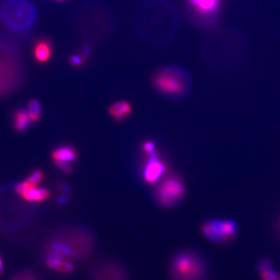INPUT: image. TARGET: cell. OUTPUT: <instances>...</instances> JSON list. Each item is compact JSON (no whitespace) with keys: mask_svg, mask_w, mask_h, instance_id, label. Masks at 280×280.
<instances>
[{"mask_svg":"<svg viewBox=\"0 0 280 280\" xmlns=\"http://www.w3.org/2000/svg\"><path fill=\"white\" fill-rule=\"evenodd\" d=\"M94 249V239L90 231L83 227H72L52 241L49 246V255L70 261L88 257Z\"/></svg>","mask_w":280,"mask_h":280,"instance_id":"1","label":"cell"},{"mask_svg":"<svg viewBox=\"0 0 280 280\" xmlns=\"http://www.w3.org/2000/svg\"><path fill=\"white\" fill-rule=\"evenodd\" d=\"M0 18L10 30L24 31L35 21V9L28 0H5L0 6Z\"/></svg>","mask_w":280,"mask_h":280,"instance_id":"2","label":"cell"},{"mask_svg":"<svg viewBox=\"0 0 280 280\" xmlns=\"http://www.w3.org/2000/svg\"><path fill=\"white\" fill-rule=\"evenodd\" d=\"M171 273L174 280H201L204 275V267L199 257L185 251L173 260Z\"/></svg>","mask_w":280,"mask_h":280,"instance_id":"3","label":"cell"},{"mask_svg":"<svg viewBox=\"0 0 280 280\" xmlns=\"http://www.w3.org/2000/svg\"><path fill=\"white\" fill-rule=\"evenodd\" d=\"M154 84L160 93L172 96L186 94L189 88L187 75L176 69H165L158 72Z\"/></svg>","mask_w":280,"mask_h":280,"instance_id":"4","label":"cell"},{"mask_svg":"<svg viewBox=\"0 0 280 280\" xmlns=\"http://www.w3.org/2000/svg\"><path fill=\"white\" fill-rule=\"evenodd\" d=\"M186 194V186L179 177L170 175L160 182L155 189L156 202L166 208L175 206Z\"/></svg>","mask_w":280,"mask_h":280,"instance_id":"5","label":"cell"},{"mask_svg":"<svg viewBox=\"0 0 280 280\" xmlns=\"http://www.w3.org/2000/svg\"><path fill=\"white\" fill-rule=\"evenodd\" d=\"M147 156V160L143 171V179L148 184H154L165 174L167 168L165 163L158 157L156 151Z\"/></svg>","mask_w":280,"mask_h":280,"instance_id":"6","label":"cell"},{"mask_svg":"<svg viewBox=\"0 0 280 280\" xmlns=\"http://www.w3.org/2000/svg\"><path fill=\"white\" fill-rule=\"evenodd\" d=\"M14 75L13 67L6 62L0 61V95L13 89L16 84Z\"/></svg>","mask_w":280,"mask_h":280,"instance_id":"7","label":"cell"},{"mask_svg":"<svg viewBox=\"0 0 280 280\" xmlns=\"http://www.w3.org/2000/svg\"><path fill=\"white\" fill-rule=\"evenodd\" d=\"M78 154L74 147L64 145L57 147L52 152V159L55 164L59 163H71L76 161Z\"/></svg>","mask_w":280,"mask_h":280,"instance_id":"8","label":"cell"},{"mask_svg":"<svg viewBox=\"0 0 280 280\" xmlns=\"http://www.w3.org/2000/svg\"><path fill=\"white\" fill-rule=\"evenodd\" d=\"M108 113L114 120L120 123L131 115L132 106L128 101L119 100L110 106L108 108Z\"/></svg>","mask_w":280,"mask_h":280,"instance_id":"9","label":"cell"},{"mask_svg":"<svg viewBox=\"0 0 280 280\" xmlns=\"http://www.w3.org/2000/svg\"><path fill=\"white\" fill-rule=\"evenodd\" d=\"M202 232L204 234L206 238L210 241L215 242H221L224 241V238L221 230V221L213 219L207 221L206 223L202 225Z\"/></svg>","mask_w":280,"mask_h":280,"instance_id":"10","label":"cell"},{"mask_svg":"<svg viewBox=\"0 0 280 280\" xmlns=\"http://www.w3.org/2000/svg\"><path fill=\"white\" fill-rule=\"evenodd\" d=\"M46 262L48 267L59 273L69 274L74 271V265L70 261L55 257H48Z\"/></svg>","mask_w":280,"mask_h":280,"instance_id":"11","label":"cell"},{"mask_svg":"<svg viewBox=\"0 0 280 280\" xmlns=\"http://www.w3.org/2000/svg\"><path fill=\"white\" fill-rule=\"evenodd\" d=\"M31 123V121L28 115V110L20 108L13 113V127L17 132H24L30 125Z\"/></svg>","mask_w":280,"mask_h":280,"instance_id":"12","label":"cell"},{"mask_svg":"<svg viewBox=\"0 0 280 280\" xmlns=\"http://www.w3.org/2000/svg\"><path fill=\"white\" fill-rule=\"evenodd\" d=\"M21 196L28 202H41L47 200L50 196V193L44 187H33L24 192Z\"/></svg>","mask_w":280,"mask_h":280,"instance_id":"13","label":"cell"},{"mask_svg":"<svg viewBox=\"0 0 280 280\" xmlns=\"http://www.w3.org/2000/svg\"><path fill=\"white\" fill-rule=\"evenodd\" d=\"M191 6L201 13H211L219 6V0H188Z\"/></svg>","mask_w":280,"mask_h":280,"instance_id":"14","label":"cell"},{"mask_svg":"<svg viewBox=\"0 0 280 280\" xmlns=\"http://www.w3.org/2000/svg\"><path fill=\"white\" fill-rule=\"evenodd\" d=\"M52 54V48L49 41L41 40L37 43L34 48V56L39 62H46Z\"/></svg>","mask_w":280,"mask_h":280,"instance_id":"15","label":"cell"},{"mask_svg":"<svg viewBox=\"0 0 280 280\" xmlns=\"http://www.w3.org/2000/svg\"><path fill=\"white\" fill-rule=\"evenodd\" d=\"M221 230L225 241L235 235L238 230V226L234 221L231 219H225L221 221Z\"/></svg>","mask_w":280,"mask_h":280,"instance_id":"16","label":"cell"},{"mask_svg":"<svg viewBox=\"0 0 280 280\" xmlns=\"http://www.w3.org/2000/svg\"><path fill=\"white\" fill-rule=\"evenodd\" d=\"M28 112L31 121V123H37L41 118V108L40 103L34 99L31 100L28 103Z\"/></svg>","mask_w":280,"mask_h":280,"instance_id":"17","label":"cell"},{"mask_svg":"<svg viewBox=\"0 0 280 280\" xmlns=\"http://www.w3.org/2000/svg\"><path fill=\"white\" fill-rule=\"evenodd\" d=\"M259 274L263 280H280V276L273 271L271 266L266 262L261 263L259 266Z\"/></svg>","mask_w":280,"mask_h":280,"instance_id":"18","label":"cell"},{"mask_svg":"<svg viewBox=\"0 0 280 280\" xmlns=\"http://www.w3.org/2000/svg\"><path fill=\"white\" fill-rule=\"evenodd\" d=\"M44 173L40 170H35V171H32L28 178H27L26 182L33 187H38L41 182L44 180Z\"/></svg>","mask_w":280,"mask_h":280,"instance_id":"19","label":"cell"},{"mask_svg":"<svg viewBox=\"0 0 280 280\" xmlns=\"http://www.w3.org/2000/svg\"><path fill=\"white\" fill-rule=\"evenodd\" d=\"M142 149H143V152H144L145 154H147V155H148V154H152V153H154V151H155V149H156V146H155V144H154L153 142H144V143H143V147H142Z\"/></svg>","mask_w":280,"mask_h":280,"instance_id":"20","label":"cell"},{"mask_svg":"<svg viewBox=\"0 0 280 280\" xmlns=\"http://www.w3.org/2000/svg\"><path fill=\"white\" fill-rule=\"evenodd\" d=\"M56 167L60 169L62 171H63L64 173H66V174H71L72 171V167L71 166V163H59V164H56Z\"/></svg>","mask_w":280,"mask_h":280,"instance_id":"21","label":"cell"},{"mask_svg":"<svg viewBox=\"0 0 280 280\" xmlns=\"http://www.w3.org/2000/svg\"><path fill=\"white\" fill-rule=\"evenodd\" d=\"M69 62H70V63L74 65V66H79V65L83 63V59L79 56H73L70 58Z\"/></svg>","mask_w":280,"mask_h":280,"instance_id":"22","label":"cell"},{"mask_svg":"<svg viewBox=\"0 0 280 280\" xmlns=\"http://www.w3.org/2000/svg\"><path fill=\"white\" fill-rule=\"evenodd\" d=\"M2 270H3V266H2V259L0 258V274H2Z\"/></svg>","mask_w":280,"mask_h":280,"instance_id":"23","label":"cell"}]
</instances>
